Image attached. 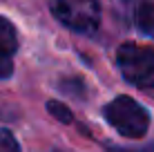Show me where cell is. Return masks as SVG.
<instances>
[{"label": "cell", "instance_id": "obj_7", "mask_svg": "<svg viewBox=\"0 0 154 152\" xmlns=\"http://www.w3.org/2000/svg\"><path fill=\"white\" fill-rule=\"evenodd\" d=\"M0 152H20L18 141L9 130H0Z\"/></svg>", "mask_w": 154, "mask_h": 152}, {"label": "cell", "instance_id": "obj_1", "mask_svg": "<svg viewBox=\"0 0 154 152\" xmlns=\"http://www.w3.org/2000/svg\"><path fill=\"white\" fill-rule=\"evenodd\" d=\"M105 119L116 132H121L127 139H139L147 132L150 116L145 107L139 105L130 96H119L112 103L105 105Z\"/></svg>", "mask_w": 154, "mask_h": 152}, {"label": "cell", "instance_id": "obj_8", "mask_svg": "<svg viewBox=\"0 0 154 152\" xmlns=\"http://www.w3.org/2000/svg\"><path fill=\"white\" fill-rule=\"evenodd\" d=\"M14 72V63H11V54L5 49H0V78H9Z\"/></svg>", "mask_w": 154, "mask_h": 152}, {"label": "cell", "instance_id": "obj_9", "mask_svg": "<svg viewBox=\"0 0 154 152\" xmlns=\"http://www.w3.org/2000/svg\"><path fill=\"white\" fill-rule=\"evenodd\" d=\"M109 152H154V148H143V150H123V148H116V150H109Z\"/></svg>", "mask_w": 154, "mask_h": 152}, {"label": "cell", "instance_id": "obj_3", "mask_svg": "<svg viewBox=\"0 0 154 152\" xmlns=\"http://www.w3.org/2000/svg\"><path fill=\"white\" fill-rule=\"evenodd\" d=\"M51 14L78 34H92L100 23L98 0H51Z\"/></svg>", "mask_w": 154, "mask_h": 152}, {"label": "cell", "instance_id": "obj_5", "mask_svg": "<svg viewBox=\"0 0 154 152\" xmlns=\"http://www.w3.org/2000/svg\"><path fill=\"white\" fill-rule=\"evenodd\" d=\"M18 47V38H16V29L7 18H0V49L14 54Z\"/></svg>", "mask_w": 154, "mask_h": 152}, {"label": "cell", "instance_id": "obj_4", "mask_svg": "<svg viewBox=\"0 0 154 152\" xmlns=\"http://www.w3.org/2000/svg\"><path fill=\"white\" fill-rule=\"evenodd\" d=\"M136 25L145 36L154 38V2L145 0L136 7Z\"/></svg>", "mask_w": 154, "mask_h": 152}, {"label": "cell", "instance_id": "obj_2", "mask_svg": "<svg viewBox=\"0 0 154 152\" xmlns=\"http://www.w3.org/2000/svg\"><path fill=\"white\" fill-rule=\"evenodd\" d=\"M119 67L125 81L136 87H154V49L145 45L125 43L119 47Z\"/></svg>", "mask_w": 154, "mask_h": 152}, {"label": "cell", "instance_id": "obj_6", "mask_svg": "<svg viewBox=\"0 0 154 152\" xmlns=\"http://www.w3.org/2000/svg\"><path fill=\"white\" fill-rule=\"evenodd\" d=\"M47 110H49L51 114L58 119L60 123H72V112L67 110L63 103H58V101H49L47 103Z\"/></svg>", "mask_w": 154, "mask_h": 152}]
</instances>
